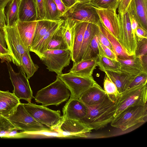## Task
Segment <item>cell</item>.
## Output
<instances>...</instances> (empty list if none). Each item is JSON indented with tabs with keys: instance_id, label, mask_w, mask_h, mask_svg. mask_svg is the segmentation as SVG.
<instances>
[{
	"instance_id": "obj_54",
	"label": "cell",
	"mask_w": 147,
	"mask_h": 147,
	"mask_svg": "<svg viewBox=\"0 0 147 147\" xmlns=\"http://www.w3.org/2000/svg\"><path fill=\"white\" fill-rule=\"evenodd\" d=\"M10 0H0V6H6Z\"/></svg>"
},
{
	"instance_id": "obj_40",
	"label": "cell",
	"mask_w": 147,
	"mask_h": 147,
	"mask_svg": "<svg viewBox=\"0 0 147 147\" xmlns=\"http://www.w3.org/2000/svg\"><path fill=\"white\" fill-rule=\"evenodd\" d=\"M137 44L135 56L141 58L147 55V38H136Z\"/></svg>"
},
{
	"instance_id": "obj_45",
	"label": "cell",
	"mask_w": 147,
	"mask_h": 147,
	"mask_svg": "<svg viewBox=\"0 0 147 147\" xmlns=\"http://www.w3.org/2000/svg\"><path fill=\"white\" fill-rule=\"evenodd\" d=\"M97 35L101 43L108 47L114 52L113 47L107 37L101 32L100 30Z\"/></svg>"
},
{
	"instance_id": "obj_46",
	"label": "cell",
	"mask_w": 147,
	"mask_h": 147,
	"mask_svg": "<svg viewBox=\"0 0 147 147\" xmlns=\"http://www.w3.org/2000/svg\"><path fill=\"white\" fill-rule=\"evenodd\" d=\"M131 0H121L118 7L119 14L123 15L126 12Z\"/></svg>"
},
{
	"instance_id": "obj_20",
	"label": "cell",
	"mask_w": 147,
	"mask_h": 147,
	"mask_svg": "<svg viewBox=\"0 0 147 147\" xmlns=\"http://www.w3.org/2000/svg\"><path fill=\"white\" fill-rule=\"evenodd\" d=\"M37 20L24 22L18 20L16 23L21 40L27 49L30 51Z\"/></svg>"
},
{
	"instance_id": "obj_44",
	"label": "cell",
	"mask_w": 147,
	"mask_h": 147,
	"mask_svg": "<svg viewBox=\"0 0 147 147\" xmlns=\"http://www.w3.org/2000/svg\"><path fill=\"white\" fill-rule=\"evenodd\" d=\"M0 59L2 63L4 62L9 63L11 62V59L7 49L3 47L0 44Z\"/></svg>"
},
{
	"instance_id": "obj_18",
	"label": "cell",
	"mask_w": 147,
	"mask_h": 147,
	"mask_svg": "<svg viewBox=\"0 0 147 147\" xmlns=\"http://www.w3.org/2000/svg\"><path fill=\"white\" fill-rule=\"evenodd\" d=\"M107 94L96 82L82 94L80 99L86 105L92 106L103 101Z\"/></svg>"
},
{
	"instance_id": "obj_53",
	"label": "cell",
	"mask_w": 147,
	"mask_h": 147,
	"mask_svg": "<svg viewBox=\"0 0 147 147\" xmlns=\"http://www.w3.org/2000/svg\"><path fill=\"white\" fill-rule=\"evenodd\" d=\"M140 59L144 70L147 72V55L142 56Z\"/></svg>"
},
{
	"instance_id": "obj_1",
	"label": "cell",
	"mask_w": 147,
	"mask_h": 147,
	"mask_svg": "<svg viewBox=\"0 0 147 147\" xmlns=\"http://www.w3.org/2000/svg\"><path fill=\"white\" fill-rule=\"evenodd\" d=\"M116 100L107 95L105 99L98 104L92 106L85 105L86 114L80 120L95 130L106 126L115 118Z\"/></svg>"
},
{
	"instance_id": "obj_50",
	"label": "cell",
	"mask_w": 147,
	"mask_h": 147,
	"mask_svg": "<svg viewBox=\"0 0 147 147\" xmlns=\"http://www.w3.org/2000/svg\"><path fill=\"white\" fill-rule=\"evenodd\" d=\"M53 0L57 5L58 9L61 13L62 16L67 9V8L65 6L61 0Z\"/></svg>"
},
{
	"instance_id": "obj_12",
	"label": "cell",
	"mask_w": 147,
	"mask_h": 147,
	"mask_svg": "<svg viewBox=\"0 0 147 147\" xmlns=\"http://www.w3.org/2000/svg\"><path fill=\"white\" fill-rule=\"evenodd\" d=\"M93 128L80 120L63 118L56 131L62 138H87Z\"/></svg>"
},
{
	"instance_id": "obj_34",
	"label": "cell",
	"mask_w": 147,
	"mask_h": 147,
	"mask_svg": "<svg viewBox=\"0 0 147 147\" xmlns=\"http://www.w3.org/2000/svg\"><path fill=\"white\" fill-rule=\"evenodd\" d=\"M57 137L62 138L61 135L56 130L36 132H19L18 138H37Z\"/></svg>"
},
{
	"instance_id": "obj_47",
	"label": "cell",
	"mask_w": 147,
	"mask_h": 147,
	"mask_svg": "<svg viewBox=\"0 0 147 147\" xmlns=\"http://www.w3.org/2000/svg\"><path fill=\"white\" fill-rule=\"evenodd\" d=\"M5 7L0 6V29L3 30L6 26L5 11Z\"/></svg>"
},
{
	"instance_id": "obj_37",
	"label": "cell",
	"mask_w": 147,
	"mask_h": 147,
	"mask_svg": "<svg viewBox=\"0 0 147 147\" xmlns=\"http://www.w3.org/2000/svg\"><path fill=\"white\" fill-rule=\"evenodd\" d=\"M104 89L107 95L115 100L120 95L115 84L105 74L104 80Z\"/></svg>"
},
{
	"instance_id": "obj_51",
	"label": "cell",
	"mask_w": 147,
	"mask_h": 147,
	"mask_svg": "<svg viewBox=\"0 0 147 147\" xmlns=\"http://www.w3.org/2000/svg\"><path fill=\"white\" fill-rule=\"evenodd\" d=\"M0 44L4 48H7V45L4 31L0 29Z\"/></svg>"
},
{
	"instance_id": "obj_29",
	"label": "cell",
	"mask_w": 147,
	"mask_h": 147,
	"mask_svg": "<svg viewBox=\"0 0 147 147\" xmlns=\"http://www.w3.org/2000/svg\"><path fill=\"white\" fill-rule=\"evenodd\" d=\"M21 0H10L7 3L5 11L6 26H12L19 20V8Z\"/></svg>"
},
{
	"instance_id": "obj_42",
	"label": "cell",
	"mask_w": 147,
	"mask_h": 147,
	"mask_svg": "<svg viewBox=\"0 0 147 147\" xmlns=\"http://www.w3.org/2000/svg\"><path fill=\"white\" fill-rule=\"evenodd\" d=\"M147 72H143L136 76L127 89L135 86L147 84Z\"/></svg>"
},
{
	"instance_id": "obj_6",
	"label": "cell",
	"mask_w": 147,
	"mask_h": 147,
	"mask_svg": "<svg viewBox=\"0 0 147 147\" xmlns=\"http://www.w3.org/2000/svg\"><path fill=\"white\" fill-rule=\"evenodd\" d=\"M23 105L27 112L37 121L52 130H55L63 119L59 110H52L31 102Z\"/></svg>"
},
{
	"instance_id": "obj_43",
	"label": "cell",
	"mask_w": 147,
	"mask_h": 147,
	"mask_svg": "<svg viewBox=\"0 0 147 147\" xmlns=\"http://www.w3.org/2000/svg\"><path fill=\"white\" fill-rule=\"evenodd\" d=\"M35 1L37 10V20L45 19V11L44 0Z\"/></svg>"
},
{
	"instance_id": "obj_55",
	"label": "cell",
	"mask_w": 147,
	"mask_h": 147,
	"mask_svg": "<svg viewBox=\"0 0 147 147\" xmlns=\"http://www.w3.org/2000/svg\"><path fill=\"white\" fill-rule=\"evenodd\" d=\"M77 1L85 3H89L91 0H76Z\"/></svg>"
},
{
	"instance_id": "obj_56",
	"label": "cell",
	"mask_w": 147,
	"mask_h": 147,
	"mask_svg": "<svg viewBox=\"0 0 147 147\" xmlns=\"http://www.w3.org/2000/svg\"><path fill=\"white\" fill-rule=\"evenodd\" d=\"M117 0L118 1H119V2L121 1V0Z\"/></svg>"
},
{
	"instance_id": "obj_38",
	"label": "cell",
	"mask_w": 147,
	"mask_h": 147,
	"mask_svg": "<svg viewBox=\"0 0 147 147\" xmlns=\"http://www.w3.org/2000/svg\"><path fill=\"white\" fill-rule=\"evenodd\" d=\"M89 3L97 8L116 10L119 2L117 0H91Z\"/></svg>"
},
{
	"instance_id": "obj_48",
	"label": "cell",
	"mask_w": 147,
	"mask_h": 147,
	"mask_svg": "<svg viewBox=\"0 0 147 147\" xmlns=\"http://www.w3.org/2000/svg\"><path fill=\"white\" fill-rule=\"evenodd\" d=\"M128 13L129 15L132 32L134 37L136 38L135 32L138 25V23L133 15L130 13Z\"/></svg>"
},
{
	"instance_id": "obj_33",
	"label": "cell",
	"mask_w": 147,
	"mask_h": 147,
	"mask_svg": "<svg viewBox=\"0 0 147 147\" xmlns=\"http://www.w3.org/2000/svg\"><path fill=\"white\" fill-rule=\"evenodd\" d=\"M45 11V19L57 20L61 17V14L53 0H44Z\"/></svg>"
},
{
	"instance_id": "obj_19",
	"label": "cell",
	"mask_w": 147,
	"mask_h": 147,
	"mask_svg": "<svg viewBox=\"0 0 147 147\" xmlns=\"http://www.w3.org/2000/svg\"><path fill=\"white\" fill-rule=\"evenodd\" d=\"M20 103L13 93L0 90V115L7 118Z\"/></svg>"
},
{
	"instance_id": "obj_13",
	"label": "cell",
	"mask_w": 147,
	"mask_h": 147,
	"mask_svg": "<svg viewBox=\"0 0 147 147\" xmlns=\"http://www.w3.org/2000/svg\"><path fill=\"white\" fill-rule=\"evenodd\" d=\"M120 34L118 41L129 56L135 55L136 47V38L132 31L129 15L127 12L121 15L118 14Z\"/></svg>"
},
{
	"instance_id": "obj_52",
	"label": "cell",
	"mask_w": 147,
	"mask_h": 147,
	"mask_svg": "<svg viewBox=\"0 0 147 147\" xmlns=\"http://www.w3.org/2000/svg\"><path fill=\"white\" fill-rule=\"evenodd\" d=\"M65 6L68 9L77 2L76 0H61Z\"/></svg>"
},
{
	"instance_id": "obj_28",
	"label": "cell",
	"mask_w": 147,
	"mask_h": 147,
	"mask_svg": "<svg viewBox=\"0 0 147 147\" xmlns=\"http://www.w3.org/2000/svg\"><path fill=\"white\" fill-rule=\"evenodd\" d=\"M98 26L101 32L107 37L112 45L117 58L126 59L133 57V55L129 56L127 54L118 40L101 24Z\"/></svg>"
},
{
	"instance_id": "obj_14",
	"label": "cell",
	"mask_w": 147,
	"mask_h": 147,
	"mask_svg": "<svg viewBox=\"0 0 147 147\" xmlns=\"http://www.w3.org/2000/svg\"><path fill=\"white\" fill-rule=\"evenodd\" d=\"M95 7L101 24L118 40L120 34V24L116 10Z\"/></svg>"
},
{
	"instance_id": "obj_21",
	"label": "cell",
	"mask_w": 147,
	"mask_h": 147,
	"mask_svg": "<svg viewBox=\"0 0 147 147\" xmlns=\"http://www.w3.org/2000/svg\"><path fill=\"white\" fill-rule=\"evenodd\" d=\"M64 21V20L61 18L56 20L45 35L35 45L31 47L30 51L35 53L40 59L43 53L47 50L48 44L53 36Z\"/></svg>"
},
{
	"instance_id": "obj_30",
	"label": "cell",
	"mask_w": 147,
	"mask_h": 147,
	"mask_svg": "<svg viewBox=\"0 0 147 147\" xmlns=\"http://www.w3.org/2000/svg\"><path fill=\"white\" fill-rule=\"evenodd\" d=\"M30 51L27 50L22 55V63L19 67L20 70L26 74L28 79H29L37 70L38 66L33 62L30 54Z\"/></svg>"
},
{
	"instance_id": "obj_57",
	"label": "cell",
	"mask_w": 147,
	"mask_h": 147,
	"mask_svg": "<svg viewBox=\"0 0 147 147\" xmlns=\"http://www.w3.org/2000/svg\"><path fill=\"white\" fill-rule=\"evenodd\" d=\"M1 116V115H0V116Z\"/></svg>"
},
{
	"instance_id": "obj_23",
	"label": "cell",
	"mask_w": 147,
	"mask_h": 147,
	"mask_svg": "<svg viewBox=\"0 0 147 147\" xmlns=\"http://www.w3.org/2000/svg\"><path fill=\"white\" fill-rule=\"evenodd\" d=\"M117 59L120 63V71H121L136 76L143 72H146L144 70L141 59L139 57L134 55L130 58Z\"/></svg>"
},
{
	"instance_id": "obj_16",
	"label": "cell",
	"mask_w": 147,
	"mask_h": 147,
	"mask_svg": "<svg viewBox=\"0 0 147 147\" xmlns=\"http://www.w3.org/2000/svg\"><path fill=\"white\" fill-rule=\"evenodd\" d=\"M127 11L133 15L138 26L147 32V0H131Z\"/></svg>"
},
{
	"instance_id": "obj_17",
	"label": "cell",
	"mask_w": 147,
	"mask_h": 147,
	"mask_svg": "<svg viewBox=\"0 0 147 147\" xmlns=\"http://www.w3.org/2000/svg\"><path fill=\"white\" fill-rule=\"evenodd\" d=\"M74 21L71 59L73 62V63L78 62L84 34L88 23L75 20Z\"/></svg>"
},
{
	"instance_id": "obj_15",
	"label": "cell",
	"mask_w": 147,
	"mask_h": 147,
	"mask_svg": "<svg viewBox=\"0 0 147 147\" xmlns=\"http://www.w3.org/2000/svg\"><path fill=\"white\" fill-rule=\"evenodd\" d=\"M63 118L79 120L87 113L86 105L79 99L69 98L63 108Z\"/></svg>"
},
{
	"instance_id": "obj_49",
	"label": "cell",
	"mask_w": 147,
	"mask_h": 147,
	"mask_svg": "<svg viewBox=\"0 0 147 147\" xmlns=\"http://www.w3.org/2000/svg\"><path fill=\"white\" fill-rule=\"evenodd\" d=\"M136 38H147V32L138 25L136 32Z\"/></svg>"
},
{
	"instance_id": "obj_32",
	"label": "cell",
	"mask_w": 147,
	"mask_h": 147,
	"mask_svg": "<svg viewBox=\"0 0 147 147\" xmlns=\"http://www.w3.org/2000/svg\"><path fill=\"white\" fill-rule=\"evenodd\" d=\"M97 63L99 69L104 72L107 71H120V65L118 61H115L104 56L99 55L97 59Z\"/></svg>"
},
{
	"instance_id": "obj_3",
	"label": "cell",
	"mask_w": 147,
	"mask_h": 147,
	"mask_svg": "<svg viewBox=\"0 0 147 147\" xmlns=\"http://www.w3.org/2000/svg\"><path fill=\"white\" fill-rule=\"evenodd\" d=\"M70 96V92L66 86L57 77L55 81L38 91L34 98L36 102L47 107L59 105L67 100Z\"/></svg>"
},
{
	"instance_id": "obj_35",
	"label": "cell",
	"mask_w": 147,
	"mask_h": 147,
	"mask_svg": "<svg viewBox=\"0 0 147 147\" xmlns=\"http://www.w3.org/2000/svg\"><path fill=\"white\" fill-rule=\"evenodd\" d=\"M97 34L92 40L82 60L88 59L97 60L99 56V45L100 41Z\"/></svg>"
},
{
	"instance_id": "obj_11",
	"label": "cell",
	"mask_w": 147,
	"mask_h": 147,
	"mask_svg": "<svg viewBox=\"0 0 147 147\" xmlns=\"http://www.w3.org/2000/svg\"><path fill=\"white\" fill-rule=\"evenodd\" d=\"M7 65L9 78L14 88V95L20 100H24L28 102L34 98L28 79L26 74L20 70L18 72L14 71L9 62H5Z\"/></svg>"
},
{
	"instance_id": "obj_24",
	"label": "cell",
	"mask_w": 147,
	"mask_h": 147,
	"mask_svg": "<svg viewBox=\"0 0 147 147\" xmlns=\"http://www.w3.org/2000/svg\"><path fill=\"white\" fill-rule=\"evenodd\" d=\"M104 72L115 84L120 93L127 88L129 85L136 76L121 71H107Z\"/></svg>"
},
{
	"instance_id": "obj_39",
	"label": "cell",
	"mask_w": 147,
	"mask_h": 147,
	"mask_svg": "<svg viewBox=\"0 0 147 147\" xmlns=\"http://www.w3.org/2000/svg\"><path fill=\"white\" fill-rule=\"evenodd\" d=\"M18 129L7 117L0 116V137L6 138L9 133L12 130Z\"/></svg>"
},
{
	"instance_id": "obj_27",
	"label": "cell",
	"mask_w": 147,
	"mask_h": 147,
	"mask_svg": "<svg viewBox=\"0 0 147 147\" xmlns=\"http://www.w3.org/2000/svg\"><path fill=\"white\" fill-rule=\"evenodd\" d=\"M64 22L59 26L50 40L47 47V49H69L64 36Z\"/></svg>"
},
{
	"instance_id": "obj_2",
	"label": "cell",
	"mask_w": 147,
	"mask_h": 147,
	"mask_svg": "<svg viewBox=\"0 0 147 147\" xmlns=\"http://www.w3.org/2000/svg\"><path fill=\"white\" fill-rule=\"evenodd\" d=\"M147 120V105L131 107L125 109L111 123V126L127 133L139 127Z\"/></svg>"
},
{
	"instance_id": "obj_26",
	"label": "cell",
	"mask_w": 147,
	"mask_h": 147,
	"mask_svg": "<svg viewBox=\"0 0 147 147\" xmlns=\"http://www.w3.org/2000/svg\"><path fill=\"white\" fill-rule=\"evenodd\" d=\"M99 30L98 25L91 23H88L84 34L77 62L82 60L92 40L97 34Z\"/></svg>"
},
{
	"instance_id": "obj_7",
	"label": "cell",
	"mask_w": 147,
	"mask_h": 147,
	"mask_svg": "<svg viewBox=\"0 0 147 147\" xmlns=\"http://www.w3.org/2000/svg\"><path fill=\"white\" fill-rule=\"evenodd\" d=\"M61 17L64 20L85 22L97 25L101 24L95 7L90 3L76 2L66 10Z\"/></svg>"
},
{
	"instance_id": "obj_8",
	"label": "cell",
	"mask_w": 147,
	"mask_h": 147,
	"mask_svg": "<svg viewBox=\"0 0 147 147\" xmlns=\"http://www.w3.org/2000/svg\"><path fill=\"white\" fill-rule=\"evenodd\" d=\"M3 31L11 62L19 67L21 64L22 55L28 50L21 40L16 24L10 26H6Z\"/></svg>"
},
{
	"instance_id": "obj_4",
	"label": "cell",
	"mask_w": 147,
	"mask_h": 147,
	"mask_svg": "<svg viewBox=\"0 0 147 147\" xmlns=\"http://www.w3.org/2000/svg\"><path fill=\"white\" fill-rule=\"evenodd\" d=\"M147 84L128 88L120 93L116 100V109L114 117H117L127 108L147 105Z\"/></svg>"
},
{
	"instance_id": "obj_41",
	"label": "cell",
	"mask_w": 147,
	"mask_h": 147,
	"mask_svg": "<svg viewBox=\"0 0 147 147\" xmlns=\"http://www.w3.org/2000/svg\"><path fill=\"white\" fill-rule=\"evenodd\" d=\"M99 47V55L104 56L115 61H118L117 56L114 51L101 43L100 42Z\"/></svg>"
},
{
	"instance_id": "obj_5",
	"label": "cell",
	"mask_w": 147,
	"mask_h": 147,
	"mask_svg": "<svg viewBox=\"0 0 147 147\" xmlns=\"http://www.w3.org/2000/svg\"><path fill=\"white\" fill-rule=\"evenodd\" d=\"M19 130L26 132L53 130L37 121L20 103L8 118Z\"/></svg>"
},
{
	"instance_id": "obj_31",
	"label": "cell",
	"mask_w": 147,
	"mask_h": 147,
	"mask_svg": "<svg viewBox=\"0 0 147 147\" xmlns=\"http://www.w3.org/2000/svg\"><path fill=\"white\" fill-rule=\"evenodd\" d=\"M56 21L45 19L37 20L31 47L35 45L45 35Z\"/></svg>"
},
{
	"instance_id": "obj_9",
	"label": "cell",
	"mask_w": 147,
	"mask_h": 147,
	"mask_svg": "<svg viewBox=\"0 0 147 147\" xmlns=\"http://www.w3.org/2000/svg\"><path fill=\"white\" fill-rule=\"evenodd\" d=\"M40 59L49 71L57 75L62 74L64 68L69 65L71 59V52L67 50H48L43 53Z\"/></svg>"
},
{
	"instance_id": "obj_10",
	"label": "cell",
	"mask_w": 147,
	"mask_h": 147,
	"mask_svg": "<svg viewBox=\"0 0 147 147\" xmlns=\"http://www.w3.org/2000/svg\"><path fill=\"white\" fill-rule=\"evenodd\" d=\"M66 86L70 92V98L80 99L86 90L96 82L92 76L85 77L70 73L57 75Z\"/></svg>"
},
{
	"instance_id": "obj_25",
	"label": "cell",
	"mask_w": 147,
	"mask_h": 147,
	"mask_svg": "<svg viewBox=\"0 0 147 147\" xmlns=\"http://www.w3.org/2000/svg\"><path fill=\"white\" fill-rule=\"evenodd\" d=\"M97 59H88L73 63L69 72L81 76H91L97 66Z\"/></svg>"
},
{
	"instance_id": "obj_36",
	"label": "cell",
	"mask_w": 147,
	"mask_h": 147,
	"mask_svg": "<svg viewBox=\"0 0 147 147\" xmlns=\"http://www.w3.org/2000/svg\"><path fill=\"white\" fill-rule=\"evenodd\" d=\"M74 22V20L68 19L64 20V36L68 48L71 52L73 46Z\"/></svg>"
},
{
	"instance_id": "obj_22",
	"label": "cell",
	"mask_w": 147,
	"mask_h": 147,
	"mask_svg": "<svg viewBox=\"0 0 147 147\" xmlns=\"http://www.w3.org/2000/svg\"><path fill=\"white\" fill-rule=\"evenodd\" d=\"M18 20L24 22L37 20L35 0H21L19 8Z\"/></svg>"
}]
</instances>
